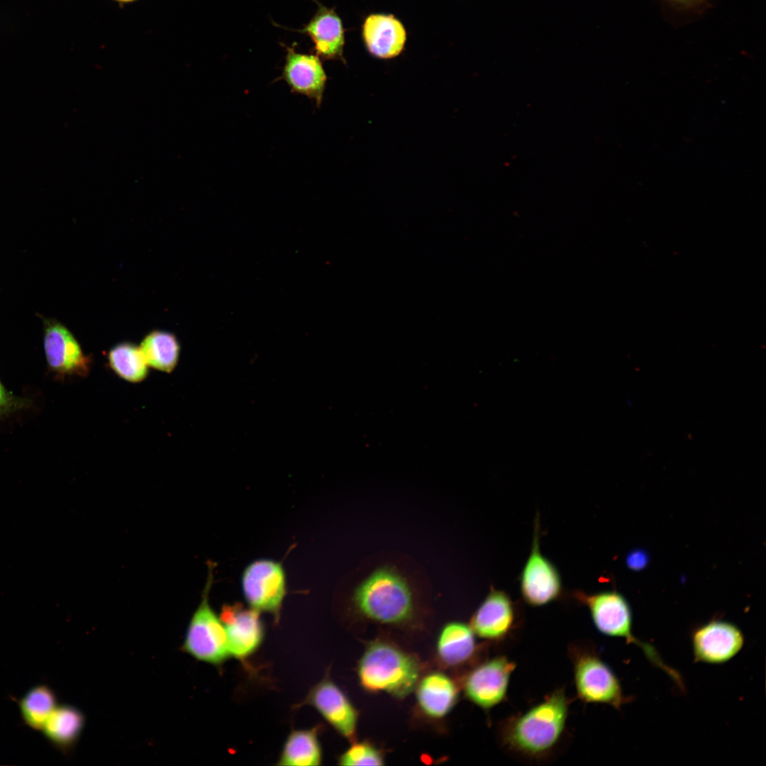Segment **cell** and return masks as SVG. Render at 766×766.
I'll list each match as a JSON object with an SVG mask.
<instances>
[{
  "mask_svg": "<svg viewBox=\"0 0 766 766\" xmlns=\"http://www.w3.org/2000/svg\"><path fill=\"white\" fill-rule=\"evenodd\" d=\"M572 700L560 687L523 712L499 721V746L512 757L544 763L560 750L567 738V721Z\"/></svg>",
  "mask_w": 766,
  "mask_h": 766,
  "instance_id": "obj_1",
  "label": "cell"
},
{
  "mask_svg": "<svg viewBox=\"0 0 766 766\" xmlns=\"http://www.w3.org/2000/svg\"><path fill=\"white\" fill-rule=\"evenodd\" d=\"M353 601L357 611L372 621L403 624L416 614L413 589L407 578L395 567H377L355 588Z\"/></svg>",
  "mask_w": 766,
  "mask_h": 766,
  "instance_id": "obj_2",
  "label": "cell"
},
{
  "mask_svg": "<svg viewBox=\"0 0 766 766\" xmlns=\"http://www.w3.org/2000/svg\"><path fill=\"white\" fill-rule=\"evenodd\" d=\"M572 597L585 606L596 629L601 634L623 639L628 644L637 645L648 660L664 671L678 686L684 682L680 675L663 662L657 651L648 643L638 638L633 631V617L630 605L625 597L616 591H602L588 594L582 590L572 592Z\"/></svg>",
  "mask_w": 766,
  "mask_h": 766,
  "instance_id": "obj_3",
  "label": "cell"
},
{
  "mask_svg": "<svg viewBox=\"0 0 766 766\" xmlns=\"http://www.w3.org/2000/svg\"><path fill=\"white\" fill-rule=\"evenodd\" d=\"M577 697L584 704H606L620 711L631 701L612 668L590 642L567 645Z\"/></svg>",
  "mask_w": 766,
  "mask_h": 766,
  "instance_id": "obj_4",
  "label": "cell"
},
{
  "mask_svg": "<svg viewBox=\"0 0 766 766\" xmlns=\"http://www.w3.org/2000/svg\"><path fill=\"white\" fill-rule=\"evenodd\" d=\"M362 686L370 692H385L396 697L409 694L418 679L416 660L393 645L378 641L365 651L358 665Z\"/></svg>",
  "mask_w": 766,
  "mask_h": 766,
  "instance_id": "obj_5",
  "label": "cell"
},
{
  "mask_svg": "<svg viewBox=\"0 0 766 766\" xmlns=\"http://www.w3.org/2000/svg\"><path fill=\"white\" fill-rule=\"evenodd\" d=\"M209 573L201 602L187 627L182 650L198 660L216 665L231 655L224 626L209 602L212 584V572Z\"/></svg>",
  "mask_w": 766,
  "mask_h": 766,
  "instance_id": "obj_6",
  "label": "cell"
},
{
  "mask_svg": "<svg viewBox=\"0 0 766 766\" xmlns=\"http://www.w3.org/2000/svg\"><path fill=\"white\" fill-rule=\"evenodd\" d=\"M523 600L533 607L543 606L561 597L562 584L560 572L540 549V523L535 517L531 553L520 578Z\"/></svg>",
  "mask_w": 766,
  "mask_h": 766,
  "instance_id": "obj_7",
  "label": "cell"
},
{
  "mask_svg": "<svg viewBox=\"0 0 766 766\" xmlns=\"http://www.w3.org/2000/svg\"><path fill=\"white\" fill-rule=\"evenodd\" d=\"M516 667V662L505 655H498L482 662L465 678L466 696L481 709L491 710L506 699Z\"/></svg>",
  "mask_w": 766,
  "mask_h": 766,
  "instance_id": "obj_8",
  "label": "cell"
},
{
  "mask_svg": "<svg viewBox=\"0 0 766 766\" xmlns=\"http://www.w3.org/2000/svg\"><path fill=\"white\" fill-rule=\"evenodd\" d=\"M241 585L251 608L278 615L286 593L285 573L279 562L268 559L251 562L243 572Z\"/></svg>",
  "mask_w": 766,
  "mask_h": 766,
  "instance_id": "obj_9",
  "label": "cell"
},
{
  "mask_svg": "<svg viewBox=\"0 0 766 766\" xmlns=\"http://www.w3.org/2000/svg\"><path fill=\"white\" fill-rule=\"evenodd\" d=\"M40 317L43 326V348L49 370L61 377L87 375L91 358L84 354L71 331L55 318Z\"/></svg>",
  "mask_w": 766,
  "mask_h": 766,
  "instance_id": "obj_10",
  "label": "cell"
},
{
  "mask_svg": "<svg viewBox=\"0 0 766 766\" xmlns=\"http://www.w3.org/2000/svg\"><path fill=\"white\" fill-rule=\"evenodd\" d=\"M691 643L695 662L721 665L741 651L745 636L736 625L726 621L713 620L692 631Z\"/></svg>",
  "mask_w": 766,
  "mask_h": 766,
  "instance_id": "obj_11",
  "label": "cell"
},
{
  "mask_svg": "<svg viewBox=\"0 0 766 766\" xmlns=\"http://www.w3.org/2000/svg\"><path fill=\"white\" fill-rule=\"evenodd\" d=\"M520 624L516 604L505 592L492 587L472 615L470 626L481 638L502 643L514 634Z\"/></svg>",
  "mask_w": 766,
  "mask_h": 766,
  "instance_id": "obj_12",
  "label": "cell"
},
{
  "mask_svg": "<svg viewBox=\"0 0 766 766\" xmlns=\"http://www.w3.org/2000/svg\"><path fill=\"white\" fill-rule=\"evenodd\" d=\"M282 45L286 49V55L279 79L286 82L291 92L306 96L319 107L327 82L321 59L313 52H297L294 45Z\"/></svg>",
  "mask_w": 766,
  "mask_h": 766,
  "instance_id": "obj_13",
  "label": "cell"
},
{
  "mask_svg": "<svg viewBox=\"0 0 766 766\" xmlns=\"http://www.w3.org/2000/svg\"><path fill=\"white\" fill-rule=\"evenodd\" d=\"M259 611L239 604L224 605L220 618L224 626L231 656L244 659L255 653L264 637Z\"/></svg>",
  "mask_w": 766,
  "mask_h": 766,
  "instance_id": "obj_14",
  "label": "cell"
},
{
  "mask_svg": "<svg viewBox=\"0 0 766 766\" xmlns=\"http://www.w3.org/2000/svg\"><path fill=\"white\" fill-rule=\"evenodd\" d=\"M306 703L313 706L343 737L354 740L357 712L343 692L331 679H324L316 684L309 692Z\"/></svg>",
  "mask_w": 766,
  "mask_h": 766,
  "instance_id": "obj_15",
  "label": "cell"
},
{
  "mask_svg": "<svg viewBox=\"0 0 766 766\" xmlns=\"http://www.w3.org/2000/svg\"><path fill=\"white\" fill-rule=\"evenodd\" d=\"M313 1L317 5L316 11L301 28L293 30L310 38L313 53L321 60L345 62V30L340 18L334 8H328L318 0Z\"/></svg>",
  "mask_w": 766,
  "mask_h": 766,
  "instance_id": "obj_16",
  "label": "cell"
},
{
  "mask_svg": "<svg viewBox=\"0 0 766 766\" xmlns=\"http://www.w3.org/2000/svg\"><path fill=\"white\" fill-rule=\"evenodd\" d=\"M362 34L368 51L382 59L399 55L406 38L404 26L392 15H370L364 23Z\"/></svg>",
  "mask_w": 766,
  "mask_h": 766,
  "instance_id": "obj_17",
  "label": "cell"
},
{
  "mask_svg": "<svg viewBox=\"0 0 766 766\" xmlns=\"http://www.w3.org/2000/svg\"><path fill=\"white\" fill-rule=\"evenodd\" d=\"M416 697L421 709L432 718H442L453 707L457 689L453 680L444 674L434 672L420 682Z\"/></svg>",
  "mask_w": 766,
  "mask_h": 766,
  "instance_id": "obj_18",
  "label": "cell"
},
{
  "mask_svg": "<svg viewBox=\"0 0 766 766\" xmlns=\"http://www.w3.org/2000/svg\"><path fill=\"white\" fill-rule=\"evenodd\" d=\"M84 716L77 708L58 705L43 724L40 732L53 746L67 750L78 740L84 726Z\"/></svg>",
  "mask_w": 766,
  "mask_h": 766,
  "instance_id": "obj_19",
  "label": "cell"
},
{
  "mask_svg": "<svg viewBox=\"0 0 766 766\" xmlns=\"http://www.w3.org/2000/svg\"><path fill=\"white\" fill-rule=\"evenodd\" d=\"M474 635L471 626L462 622L453 621L445 624L437 642L439 657L450 665L468 660L476 650Z\"/></svg>",
  "mask_w": 766,
  "mask_h": 766,
  "instance_id": "obj_20",
  "label": "cell"
},
{
  "mask_svg": "<svg viewBox=\"0 0 766 766\" xmlns=\"http://www.w3.org/2000/svg\"><path fill=\"white\" fill-rule=\"evenodd\" d=\"M322 760L321 747L316 728L296 730L287 737L280 757L279 765L312 766L319 765Z\"/></svg>",
  "mask_w": 766,
  "mask_h": 766,
  "instance_id": "obj_21",
  "label": "cell"
},
{
  "mask_svg": "<svg viewBox=\"0 0 766 766\" xmlns=\"http://www.w3.org/2000/svg\"><path fill=\"white\" fill-rule=\"evenodd\" d=\"M140 349L148 365L162 372H171L179 360L180 346L170 332H150L143 338Z\"/></svg>",
  "mask_w": 766,
  "mask_h": 766,
  "instance_id": "obj_22",
  "label": "cell"
},
{
  "mask_svg": "<svg viewBox=\"0 0 766 766\" xmlns=\"http://www.w3.org/2000/svg\"><path fill=\"white\" fill-rule=\"evenodd\" d=\"M23 723L33 731H40L47 718L57 706L53 690L45 684H38L26 692L18 701Z\"/></svg>",
  "mask_w": 766,
  "mask_h": 766,
  "instance_id": "obj_23",
  "label": "cell"
},
{
  "mask_svg": "<svg viewBox=\"0 0 766 766\" xmlns=\"http://www.w3.org/2000/svg\"><path fill=\"white\" fill-rule=\"evenodd\" d=\"M108 360L112 370L128 382H140L148 376V365L140 348L131 343L113 347L108 353Z\"/></svg>",
  "mask_w": 766,
  "mask_h": 766,
  "instance_id": "obj_24",
  "label": "cell"
},
{
  "mask_svg": "<svg viewBox=\"0 0 766 766\" xmlns=\"http://www.w3.org/2000/svg\"><path fill=\"white\" fill-rule=\"evenodd\" d=\"M341 765H383L380 752L372 745L365 743H353L339 758Z\"/></svg>",
  "mask_w": 766,
  "mask_h": 766,
  "instance_id": "obj_25",
  "label": "cell"
},
{
  "mask_svg": "<svg viewBox=\"0 0 766 766\" xmlns=\"http://www.w3.org/2000/svg\"><path fill=\"white\" fill-rule=\"evenodd\" d=\"M32 403L30 399L16 396L9 391L0 379V419L29 409Z\"/></svg>",
  "mask_w": 766,
  "mask_h": 766,
  "instance_id": "obj_26",
  "label": "cell"
},
{
  "mask_svg": "<svg viewBox=\"0 0 766 766\" xmlns=\"http://www.w3.org/2000/svg\"><path fill=\"white\" fill-rule=\"evenodd\" d=\"M670 5L684 10H699L709 6V0H665Z\"/></svg>",
  "mask_w": 766,
  "mask_h": 766,
  "instance_id": "obj_27",
  "label": "cell"
},
{
  "mask_svg": "<svg viewBox=\"0 0 766 766\" xmlns=\"http://www.w3.org/2000/svg\"><path fill=\"white\" fill-rule=\"evenodd\" d=\"M647 562V554L640 550H635L631 553L626 559V563L628 567L634 570L642 569L646 565Z\"/></svg>",
  "mask_w": 766,
  "mask_h": 766,
  "instance_id": "obj_28",
  "label": "cell"
},
{
  "mask_svg": "<svg viewBox=\"0 0 766 766\" xmlns=\"http://www.w3.org/2000/svg\"><path fill=\"white\" fill-rule=\"evenodd\" d=\"M114 1H117L118 3H121V4H128V3H131V2L135 1L136 0H114Z\"/></svg>",
  "mask_w": 766,
  "mask_h": 766,
  "instance_id": "obj_29",
  "label": "cell"
}]
</instances>
